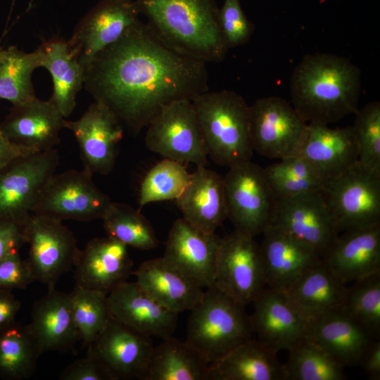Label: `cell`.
Instances as JSON below:
<instances>
[{
  "label": "cell",
  "mask_w": 380,
  "mask_h": 380,
  "mask_svg": "<svg viewBox=\"0 0 380 380\" xmlns=\"http://www.w3.org/2000/svg\"><path fill=\"white\" fill-rule=\"evenodd\" d=\"M206 64L173 49L138 20L84 66V88L137 133L166 106L208 91Z\"/></svg>",
  "instance_id": "6da1fadb"
},
{
  "label": "cell",
  "mask_w": 380,
  "mask_h": 380,
  "mask_svg": "<svg viewBox=\"0 0 380 380\" xmlns=\"http://www.w3.org/2000/svg\"><path fill=\"white\" fill-rule=\"evenodd\" d=\"M290 91L291 105L307 123L329 125L358 110L361 71L343 56L308 54L293 71Z\"/></svg>",
  "instance_id": "7a4b0ae2"
},
{
  "label": "cell",
  "mask_w": 380,
  "mask_h": 380,
  "mask_svg": "<svg viewBox=\"0 0 380 380\" xmlns=\"http://www.w3.org/2000/svg\"><path fill=\"white\" fill-rule=\"evenodd\" d=\"M153 32L173 49L206 63L222 61L228 50L215 0H134Z\"/></svg>",
  "instance_id": "3957f363"
},
{
  "label": "cell",
  "mask_w": 380,
  "mask_h": 380,
  "mask_svg": "<svg viewBox=\"0 0 380 380\" xmlns=\"http://www.w3.org/2000/svg\"><path fill=\"white\" fill-rule=\"evenodd\" d=\"M208 156L228 167L251 160L253 149L249 131V105L235 91L200 94L191 100Z\"/></svg>",
  "instance_id": "277c9868"
},
{
  "label": "cell",
  "mask_w": 380,
  "mask_h": 380,
  "mask_svg": "<svg viewBox=\"0 0 380 380\" xmlns=\"http://www.w3.org/2000/svg\"><path fill=\"white\" fill-rule=\"evenodd\" d=\"M229 296L214 285L207 288L191 310L186 341L208 364L252 338L250 317Z\"/></svg>",
  "instance_id": "5b68a950"
},
{
  "label": "cell",
  "mask_w": 380,
  "mask_h": 380,
  "mask_svg": "<svg viewBox=\"0 0 380 380\" xmlns=\"http://www.w3.org/2000/svg\"><path fill=\"white\" fill-rule=\"evenodd\" d=\"M323 193L338 234L380 225V171L357 161L327 181Z\"/></svg>",
  "instance_id": "8992f818"
},
{
  "label": "cell",
  "mask_w": 380,
  "mask_h": 380,
  "mask_svg": "<svg viewBox=\"0 0 380 380\" xmlns=\"http://www.w3.org/2000/svg\"><path fill=\"white\" fill-rule=\"evenodd\" d=\"M85 169L56 172L47 180L32 209L60 221L89 222L103 217L110 203Z\"/></svg>",
  "instance_id": "52a82bcc"
},
{
  "label": "cell",
  "mask_w": 380,
  "mask_h": 380,
  "mask_svg": "<svg viewBox=\"0 0 380 380\" xmlns=\"http://www.w3.org/2000/svg\"><path fill=\"white\" fill-rule=\"evenodd\" d=\"M146 127L145 144L151 151L196 167L207 165V148L191 101L166 106Z\"/></svg>",
  "instance_id": "ba28073f"
},
{
  "label": "cell",
  "mask_w": 380,
  "mask_h": 380,
  "mask_svg": "<svg viewBox=\"0 0 380 380\" xmlns=\"http://www.w3.org/2000/svg\"><path fill=\"white\" fill-rule=\"evenodd\" d=\"M224 179L227 218L236 231L255 237L270 226L277 198L263 167L251 160L229 167Z\"/></svg>",
  "instance_id": "9c48e42d"
},
{
  "label": "cell",
  "mask_w": 380,
  "mask_h": 380,
  "mask_svg": "<svg viewBox=\"0 0 380 380\" xmlns=\"http://www.w3.org/2000/svg\"><path fill=\"white\" fill-rule=\"evenodd\" d=\"M308 123L283 98L270 96L249 106V131L254 151L284 159L298 155Z\"/></svg>",
  "instance_id": "30bf717a"
},
{
  "label": "cell",
  "mask_w": 380,
  "mask_h": 380,
  "mask_svg": "<svg viewBox=\"0 0 380 380\" xmlns=\"http://www.w3.org/2000/svg\"><path fill=\"white\" fill-rule=\"evenodd\" d=\"M213 285L246 306L266 286L260 245L253 236L234 230L220 238Z\"/></svg>",
  "instance_id": "8fae6325"
},
{
  "label": "cell",
  "mask_w": 380,
  "mask_h": 380,
  "mask_svg": "<svg viewBox=\"0 0 380 380\" xmlns=\"http://www.w3.org/2000/svg\"><path fill=\"white\" fill-rule=\"evenodd\" d=\"M26 259L35 281L54 288L57 281L75 267L80 251L72 232L62 221L31 213L25 223Z\"/></svg>",
  "instance_id": "7c38bea8"
},
{
  "label": "cell",
  "mask_w": 380,
  "mask_h": 380,
  "mask_svg": "<svg viewBox=\"0 0 380 380\" xmlns=\"http://www.w3.org/2000/svg\"><path fill=\"white\" fill-rule=\"evenodd\" d=\"M56 148L19 157L0 170V218L25 221L44 184L56 172Z\"/></svg>",
  "instance_id": "4fadbf2b"
},
{
  "label": "cell",
  "mask_w": 380,
  "mask_h": 380,
  "mask_svg": "<svg viewBox=\"0 0 380 380\" xmlns=\"http://www.w3.org/2000/svg\"><path fill=\"white\" fill-rule=\"evenodd\" d=\"M270 226L311 247L321 257L339 234L323 191L277 198Z\"/></svg>",
  "instance_id": "5bb4252c"
},
{
  "label": "cell",
  "mask_w": 380,
  "mask_h": 380,
  "mask_svg": "<svg viewBox=\"0 0 380 380\" xmlns=\"http://www.w3.org/2000/svg\"><path fill=\"white\" fill-rule=\"evenodd\" d=\"M124 126L104 104L94 101L76 120L65 119L80 148L83 168L92 175H108L113 169Z\"/></svg>",
  "instance_id": "9a60e30c"
},
{
  "label": "cell",
  "mask_w": 380,
  "mask_h": 380,
  "mask_svg": "<svg viewBox=\"0 0 380 380\" xmlns=\"http://www.w3.org/2000/svg\"><path fill=\"white\" fill-rule=\"evenodd\" d=\"M139 15L134 0H101L75 26L68 41L72 52L84 67L120 39Z\"/></svg>",
  "instance_id": "2e32d148"
},
{
  "label": "cell",
  "mask_w": 380,
  "mask_h": 380,
  "mask_svg": "<svg viewBox=\"0 0 380 380\" xmlns=\"http://www.w3.org/2000/svg\"><path fill=\"white\" fill-rule=\"evenodd\" d=\"M117 379H143L153 350L151 337L110 319L102 333L87 346Z\"/></svg>",
  "instance_id": "e0dca14e"
},
{
  "label": "cell",
  "mask_w": 380,
  "mask_h": 380,
  "mask_svg": "<svg viewBox=\"0 0 380 380\" xmlns=\"http://www.w3.org/2000/svg\"><path fill=\"white\" fill-rule=\"evenodd\" d=\"M110 317L125 326L149 337L172 336L176 314L156 300L136 281H125L107 294Z\"/></svg>",
  "instance_id": "ac0fdd59"
},
{
  "label": "cell",
  "mask_w": 380,
  "mask_h": 380,
  "mask_svg": "<svg viewBox=\"0 0 380 380\" xmlns=\"http://www.w3.org/2000/svg\"><path fill=\"white\" fill-rule=\"evenodd\" d=\"M217 234L203 232L186 220H176L170 230L163 257L203 288L213 285L220 241Z\"/></svg>",
  "instance_id": "d6986e66"
},
{
  "label": "cell",
  "mask_w": 380,
  "mask_h": 380,
  "mask_svg": "<svg viewBox=\"0 0 380 380\" xmlns=\"http://www.w3.org/2000/svg\"><path fill=\"white\" fill-rule=\"evenodd\" d=\"M65 118L49 100L36 96L13 106L0 123V131L11 142L36 152L55 148L61 141Z\"/></svg>",
  "instance_id": "ffe728a7"
},
{
  "label": "cell",
  "mask_w": 380,
  "mask_h": 380,
  "mask_svg": "<svg viewBox=\"0 0 380 380\" xmlns=\"http://www.w3.org/2000/svg\"><path fill=\"white\" fill-rule=\"evenodd\" d=\"M127 247L108 236L89 241L75 265V286L108 294L127 281L133 273Z\"/></svg>",
  "instance_id": "44dd1931"
},
{
  "label": "cell",
  "mask_w": 380,
  "mask_h": 380,
  "mask_svg": "<svg viewBox=\"0 0 380 380\" xmlns=\"http://www.w3.org/2000/svg\"><path fill=\"white\" fill-rule=\"evenodd\" d=\"M250 321L258 341L277 353L305 336L308 322L287 301L284 293L264 288L252 302Z\"/></svg>",
  "instance_id": "7402d4cb"
},
{
  "label": "cell",
  "mask_w": 380,
  "mask_h": 380,
  "mask_svg": "<svg viewBox=\"0 0 380 380\" xmlns=\"http://www.w3.org/2000/svg\"><path fill=\"white\" fill-rule=\"evenodd\" d=\"M260 245L266 286L286 290L306 270L319 262V253L282 230L267 227Z\"/></svg>",
  "instance_id": "603a6c76"
},
{
  "label": "cell",
  "mask_w": 380,
  "mask_h": 380,
  "mask_svg": "<svg viewBox=\"0 0 380 380\" xmlns=\"http://www.w3.org/2000/svg\"><path fill=\"white\" fill-rule=\"evenodd\" d=\"M321 259L346 284L379 272L380 225L342 232Z\"/></svg>",
  "instance_id": "cb8c5ba5"
},
{
  "label": "cell",
  "mask_w": 380,
  "mask_h": 380,
  "mask_svg": "<svg viewBox=\"0 0 380 380\" xmlns=\"http://www.w3.org/2000/svg\"><path fill=\"white\" fill-rule=\"evenodd\" d=\"M343 367L360 365L375 338L341 310L308 321L305 336Z\"/></svg>",
  "instance_id": "d4e9b609"
},
{
  "label": "cell",
  "mask_w": 380,
  "mask_h": 380,
  "mask_svg": "<svg viewBox=\"0 0 380 380\" xmlns=\"http://www.w3.org/2000/svg\"><path fill=\"white\" fill-rule=\"evenodd\" d=\"M298 155L308 160L326 181L334 179L358 161V149L352 126L331 128L308 123Z\"/></svg>",
  "instance_id": "484cf974"
},
{
  "label": "cell",
  "mask_w": 380,
  "mask_h": 380,
  "mask_svg": "<svg viewBox=\"0 0 380 380\" xmlns=\"http://www.w3.org/2000/svg\"><path fill=\"white\" fill-rule=\"evenodd\" d=\"M176 201L183 218L205 232H215L228 216L224 179L206 166L191 173Z\"/></svg>",
  "instance_id": "4316f807"
},
{
  "label": "cell",
  "mask_w": 380,
  "mask_h": 380,
  "mask_svg": "<svg viewBox=\"0 0 380 380\" xmlns=\"http://www.w3.org/2000/svg\"><path fill=\"white\" fill-rule=\"evenodd\" d=\"M132 274L146 292L176 314L191 310L204 294L203 287L163 256L143 262Z\"/></svg>",
  "instance_id": "83f0119b"
},
{
  "label": "cell",
  "mask_w": 380,
  "mask_h": 380,
  "mask_svg": "<svg viewBox=\"0 0 380 380\" xmlns=\"http://www.w3.org/2000/svg\"><path fill=\"white\" fill-rule=\"evenodd\" d=\"M28 326L42 353L67 351L80 340L70 294L55 287L34 302Z\"/></svg>",
  "instance_id": "f1b7e54d"
},
{
  "label": "cell",
  "mask_w": 380,
  "mask_h": 380,
  "mask_svg": "<svg viewBox=\"0 0 380 380\" xmlns=\"http://www.w3.org/2000/svg\"><path fill=\"white\" fill-rule=\"evenodd\" d=\"M348 290L321 260L306 270L282 293L296 312L307 322L341 310Z\"/></svg>",
  "instance_id": "f546056e"
},
{
  "label": "cell",
  "mask_w": 380,
  "mask_h": 380,
  "mask_svg": "<svg viewBox=\"0 0 380 380\" xmlns=\"http://www.w3.org/2000/svg\"><path fill=\"white\" fill-rule=\"evenodd\" d=\"M41 67L51 74L53 92L50 101L65 118L73 112L79 91L84 87V67L72 52L68 41L53 37L38 48Z\"/></svg>",
  "instance_id": "4dcf8cb0"
},
{
  "label": "cell",
  "mask_w": 380,
  "mask_h": 380,
  "mask_svg": "<svg viewBox=\"0 0 380 380\" xmlns=\"http://www.w3.org/2000/svg\"><path fill=\"white\" fill-rule=\"evenodd\" d=\"M208 380H284L283 364L276 353L251 338L210 364Z\"/></svg>",
  "instance_id": "1f68e13d"
},
{
  "label": "cell",
  "mask_w": 380,
  "mask_h": 380,
  "mask_svg": "<svg viewBox=\"0 0 380 380\" xmlns=\"http://www.w3.org/2000/svg\"><path fill=\"white\" fill-rule=\"evenodd\" d=\"M208 365L186 341L170 336L153 348L143 380H208Z\"/></svg>",
  "instance_id": "d6a6232c"
},
{
  "label": "cell",
  "mask_w": 380,
  "mask_h": 380,
  "mask_svg": "<svg viewBox=\"0 0 380 380\" xmlns=\"http://www.w3.org/2000/svg\"><path fill=\"white\" fill-rule=\"evenodd\" d=\"M42 354L28 324L15 322L0 331V378L22 380L35 372Z\"/></svg>",
  "instance_id": "836d02e7"
},
{
  "label": "cell",
  "mask_w": 380,
  "mask_h": 380,
  "mask_svg": "<svg viewBox=\"0 0 380 380\" xmlns=\"http://www.w3.org/2000/svg\"><path fill=\"white\" fill-rule=\"evenodd\" d=\"M39 67L38 49L25 52L15 46L0 47V99L15 106L34 98L32 76Z\"/></svg>",
  "instance_id": "e575fe53"
},
{
  "label": "cell",
  "mask_w": 380,
  "mask_h": 380,
  "mask_svg": "<svg viewBox=\"0 0 380 380\" xmlns=\"http://www.w3.org/2000/svg\"><path fill=\"white\" fill-rule=\"evenodd\" d=\"M284 380H345L344 367L322 348L303 337L288 350Z\"/></svg>",
  "instance_id": "d590c367"
},
{
  "label": "cell",
  "mask_w": 380,
  "mask_h": 380,
  "mask_svg": "<svg viewBox=\"0 0 380 380\" xmlns=\"http://www.w3.org/2000/svg\"><path fill=\"white\" fill-rule=\"evenodd\" d=\"M266 179L277 198L323 191L326 179L305 158L296 155L263 167Z\"/></svg>",
  "instance_id": "8d00e7d4"
},
{
  "label": "cell",
  "mask_w": 380,
  "mask_h": 380,
  "mask_svg": "<svg viewBox=\"0 0 380 380\" xmlns=\"http://www.w3.org/2000/svg\"><path fill=\"white\" fill-rule=\"evenodd\" d=\"M101 220L107 236L127 246L151 250L158 246L149 221L129 205L111 201Z\"/></svg>",
  "instance_id": "74e56055"
},
{
  "label": "cell",
  "mask_w": 380,
  "mask_h": 380,
  "mask_svg": "<svg viewBox=\"0 0 380 380\" xmlns=\"http://www.w3.org/2000/svg\"><path fill=\"white\" fill-rule=\"evenodd\" d=\"M348 286L341 310L374 338L380 334V272L365 277Z\"/></svg>",
  "instance_id": "f35d334b"
},
{
  "label": "cell",
  "mask_w": 380,
  "mask_h": 380,
  "mask_svg": "<svg viewBox=\"0 0 380 380\" xmlns=\"http://www.w3.org/2000/svg\"><path fill=\"white\" fill-rule=\"evenodd\" d=\"M191 173L183 163L163 158L144 177L139 187V208L154 202L177 200L186 187Z\"/></svg>",
  "instance_id": "ab89813d"
},
{
  "label": "cell",
  "mask_w": 380,
  "mask_h": 380,
  "mask_svg": "<svg viewBox=\"0 0 380 380\" xmlns=\"http://www.w3.org/2000/svg\"><path fill=\"white\" fill-rule=\"evenodd\" d=\"M69 294L80 340L84 346H89L110 319L107 293L75 286Z\"/></svg>",
  "instance_id": "60d3db41"
},
{
  "label": "cell",
  "mask_w": 380,
  "mask_h": 380,
  "mask_svg": "<svg viewBox=\"0 0 380 380\" xmlns=\"http://www.w3.org/2000/svg\"><path fill=\"white\" fill-rule=\"evenodd\" d=\"M352 126L358 149V163L380 171V103L365 104L355 113Z\"/></svg>",
  "instance_id": "b9f144b4"
},
{
  "label": "cell",
  "mask_w": 380,
  "mask_h": 380,
  "mask_svg": "<svg viewBox=\"0 0 380 380\" xmlns=\"http://www.w3.org/2000/svg\"><path fill=\"white\" fill-rule=\"evenodd\" d=\"M219 25L227 49L246 44L254 25L242 9L239 0H224L218 11Z\"/></svg>",
  "instance_id": "7bdbcfd3"
},
{
  "label": "cell",
  "mask_w": 380,
  "mask_h": 380,
  "mask_svg": "<svg viewBox=\"0 0 380 380\" xmlns=\"http://www.w3.org/2000/svg\"><path fill=\"white\" fill-rule=\"evenodd\" d=\"M36 281L27 260L20 250H15L0 260V290L24 289Z\"/></svg>",
  "instance_id": "ee69618b"
},
{
  "label": "cell",
  "mask_w": 380,
  "mask_h": 380,
  "mask_svg": "<svg viewBox=\"0 0 380 380\" xmlns=\"http://www.w3.org/2000/svg\"><path fill=\"white\" fill-rule=\"evenodd\" d=\"M61 380H115L108 368L94 355L87 353L66 367L59 376Z\"/></svg>",
  "instance_id": "f6af8a7d"
},
{
  "label": "cell",
  "mask_w": 380,
  "mask_h": 380,
  "mask_svg": "<svg viewBox=\"0 0 380 380\" xmlns=\"http://www.w3.org/2000/svg\"><path fill=\"white\" fill-rule=\"evenodd\" d=\"M25 221L0 218V260L25 243Z\"/></svg>",
  "instance_id": "bcb514c9"
},
{
  "label": "cell",
  "mask_w": 380,
  "mask_h": 380,
  "mask_svg": "<svg viewBox=\"0 0 380 380\" xmlns=\"http://www.w3.org/2000/svg\"><path fill=\"white\" fill-rule=\"evenodd\" d=\"M21 303L11 291L0 290V331L15 322Z\"/></svg>",
  "instance_id": "7dc6e473"
},
{
  "label": "cell",
  "mask_w": 380,
  "mask_h": 380,
  "mask_svg": "<svg viewBox=\"0 0 380 380\" xmlns=\"http://www.w3.org/2000/svg\"><path fill=\"white\" fill-rule=\"evenodd\" d=\"M37 152L11 142L0 131V170L13 160Z\"/></svg>",
  "instance_id": "c3c4849f"
},
{
  "label": "cell",
  "mask_w": 380,
  "mask_h": 380,
  "mask_svg": "<svg viewBox=\"0 0 380 380\" xmlns=\"http://www.w3.org/2000/svg\"><path fill=\"white\" fill-rule=\"evenodd\" d=\"M369 379H380V341L375 339L365 353L360 365Z\"/></svg>",
  "instance_id": "681fc988"
}]
</instances>
